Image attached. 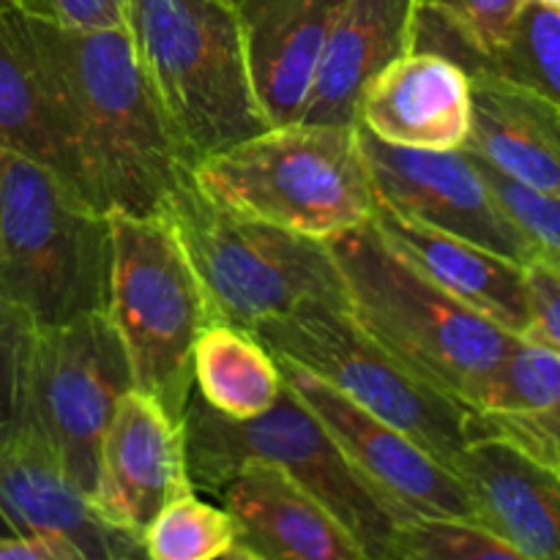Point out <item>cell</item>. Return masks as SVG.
<instances>
[{"label": "cell", "mask_w": 560, "mask_h": 560, "mask_svg": "<svg viewBox=\"0 0 560 560\" xmlns=\"http://www.w3.org/2000/svg\"><path fill=\"white\" fill-rule=\"evenodd\" d=\"M3 151H5V145H0V162H3Z\"/></svg>", "instance_id": "36"}, {"label": "cell", "mask_w": 560, "mask_h": 560, "mask_svg": "<svg viewBox=\"0 0 560 560\" xmlns=\"http://www.w3.org/2000/svg\"><path fill=\"white\" fill-rule=\"evenodd\" d=\"M126 27L189 167L268 129L233 0H126Z\"/></svg>", "instance_id": "4"}, {"label": "cell", "mask_w": 560, "mask_h": 560, "mask_svg": "<svg viewBox=\"0 0 560 560\" xmlns=\"http://www.w3.org/2000/svg\"><path fill=\"white\" fill-rule=\"evenodd\" d=\"M474 82V124L465 151L525 189L560 195V109L492 71Z\"/></svg>", "instance_id": "21"}, {"label": "cell", "mask_w": 560, "mask_h": 560, "mask_svg": "<svg viewBox=\"0 0 560 560\" xmlns=\"http://www.w3.org/2000/svg\"><path fill=\"white\" fill-rule=\"evenodd\" d=\"M195 392L230 421L268 413L284 392V377L266 345L233 323H213L200 334L191 355Z\"/></svg>", "instance_id": "24"}, {"label": "cell", "mask_w": 560, "mask_h": 560, "mask_svg": "<svg viewBox=\"0 0 560 560\" xmlns=\"http://www.w3.org/2000/svg\"><path fill=\"white\" fill-rule=\"evenodd\" d=\"M277 364L282 370L284 386L326 427L350 468L381 498L399 525L410 520L474 523L468 490L452 468L438 463L419 443L361 410L301 366L279 359Z\"/></svg>", "instance_id": "12"}, {"label": "cell", "mask_w": 560, "mask_h": 560, "mask_svg": "<svg viewBox=\"0 0 560 560\" xmlns=\"http://www.w3.org/2000/svg\"><path fill=\"white\" fill-rule=\"evenodd\" d=\"M0 145L44 164L66 180L58 107L31 22L0 3Z\"/></svg>", "instance_id": "23"}, {"label": "cell", "mask_w": 560, "mask_h": 560, "mask_svg": "<svg viewBox=\"0 0 560 560\" xmlns=\"http://www.w3.org/2000/svg\"><path fill=\"white\" fill-rule=\"evenodd\" d=\"M31 323L0 299V430L11 421L14 413L16 381H20L22 353H25L27 331Z\"/></svg>", "instance_id": "32"}, {"label": "cell", "mask_w": 560, "mask_h": 560, "mask_svg": "<svg viewBox=\"0 0 560 560\" xmlns=\"http://www.w3.org/2000/svg\"><path fill=\"white\" fill-rule=\"evenodd\" d=\"M33 20L77 31L126 27V0H3Z\"/></svg>", "instance_id": "30"}, {"label": "cell", "mask_w": 560, "mask_h": 560, "mask_svg": "<svg viewBox=\"0 0 560 560\" xmlns=\"http://www.w3.org/2000/svg\"><path fill=\"white\" fill-rule=\"evenodd\" d=\"M348 0H233L268 126L301 118L317 55Z\"/></svg>", "instance_id": "19"}, {"label": "cell", "mask_w": 560, "mask_h": 560, "mask_svg": "<svg viewBox=\"0 0 560 560\" xmlns=\"http://www.w3.org/2000/svg\"><path fill=\"white\" fill-rule=\"evenodd\" d=\"M0 3H3V0H0Z\"/></svg>", "instance_id": "37"}, {"label": "cell", "mask_w": 560, "mask_h": 560, "mask_svg": "<svg viewBox=\"0 0 560 560\" xmlns=\"http://www.w3.org/2000/svg\"><path fill=\"white\" fill-rule=\"evenodd\" d=\"M0 536L55 560H151L140 536L93 506L60 465L14 427L0 430Z\"/></svg>", "instance_id": "13"}, {"label": "cell", "mask_w": 560, "mask_h": 560, "mask_svg": "<svg viewBox=\"0 0 560 560\" xmlns=\"http://www.w3.org/2000/svg\"><path fill=\"white\" fill-rule=\"evenodd\" d=\"M235 547L257 560H370L355 536L277 465L249 459L217 492Z\"/></svg>", "instance_id": "16"}, {"label": "cell", "mask_w": 560, "mask_h": 560, "mask_svg": "<svg viewBox=\"0 0 560 560\" xmlns=\"http://www.w3.org/2000/svg\"><path fill=\"white\" fill-rule=\"evenodd\" d=\"M359 140L377 208L485 246L523 268L545 262V249L509 217L465 148L410 151L386 145L364 129Z\"/></svg>", "instance_id": "11"}, {"label": "cell", "mask_w": 560, "mask_h": 560, "mask_svg": "<svg viewBox=\"0 0 560 560\" xmlns=\"http://www.w3.org/2000/svg\"><path fill=\"white\" fill-rule=\"evenodd\" d=\"M109 217L44 164L3 151L0 299L31 326L107 315Z\"/></svg>", "instance_id": "5"}, {"label": "cell", "mask_w": 560, "mask_h": 560, "mask_svg": "<svg viewBox=\"0 0 560 560\" xmlns=\"http://www.w3.org/2000/svg\"><path fill=\"white\" fill-rule=\"evenodd\" d=\"M131 388L129 359L107 315L33 326L5 427L33 438L85 495H93L98 446L120 397Z\"/></svg>", "instance_id": "10"}, {"label": "cell", "mask_w": 560, "mask_h": 560, "mask_svg": "<svg viewBox=\"0 0 560 560\" xmlns=\"http://www.w3.org/2000/svg\"><path fill=\"white\" fill-rule=\"evenodd\" d=\"M186 468L195 490L219 492L249 459L277 465L337 514L370 560H386L399 520L359 479L312 410L284 386L268 413L230 421L191 392L184 413Z\"/></svg>", "instance_id": "8"}, {"label": "cell", "mask_w": 560, "mask_h": 560, "mask_svg": "<svg viewBox=\"0 0 560 560\" xmlns=\"http://www.w3.org/2000/svg\"><path fill=\"white\" fill-rule=\"evenodd\" d=\"M530 301V326L523 339L539 342L560 355V268L534 262L525 268Z\"/></svg>", "instance_id": "31"}, {"label": "cell", "mask_w": 560, "mask_h": 560, "mask_svg": "<svg viewBox=\"0 0 560 560\" xmlns=\"http://www.w3.org/2000/svg\"><path fill=\"white\" fill-rule=\"evenodd\" d=\"M419 0H348L317 55L301 118L355 126L364 88L402 55L413 52Z\"/></svg>", "instance_id": "18"}, {"label": "cell", "mask_w": 560, "mask_h": 560, "mask_svg": "<svg viewBox=\"0 0 560 560\" xmlns=\"http://www.w3.org/2000/svg\"><path fill=\"white\" fill-rule=\"evenodd\" d=\"M468 74L492 71L550 98L560 109V14L525 3L506 42L487 58L465 66Z\"/></svg>", "instance_id": "26"}, {"label": "cell", "mask_w": 560, "mask_h": 560, "mask_svg": "<svg viewBox=\"0 0 560 560\" xmlns=\"http://www.w3.org/2000/svg\"><path fill=\"white\" fill-rule=\"evenodd\" d=\"M530 3H536V5H541V9L556 11V14H560V0H530Z\"/></svg>", "instance_id": "35"}, {"label": "cell", "mask_w": 560, "mask_h": 560, "mask_svg": "<svg viewBox=\"0 0 560 560\" xmlns=\"http://www.w3.org/2000/svg\"><path fill=\"white\" fill-rule=\"evenodd\" d=\"M474 162L490 184V189L495 191L501 206L509 211V217L545 249V262L560 268V195H541V191L525 189L481 159L474 156Z\"/></svg>", "instance_id": "29"}, {"label": "cell", "mask_w": 560, "mask_h": 560, "mask_svg": "<svg viewBox=\"0 0 560 560\" xmlns=\"http://www.w3.org/2000/svg\"><path fill=\"white\" fill-rule=\"evenodd\" d=\"M268 353L301 366L361 410L386 421L454 468L463 448L476 438L474 410L405 370L381 348L350 312L306 304L277 320L252 328Z\"/></svg>", "instance_id": "9"}, {"label": "cell", "mask_w": 560, "mask_h": 560, "mask_svg": "<svg viewBox=\"0 0 560 560\" xmlns=\"http://www.w3.org/2000/svg\"><path fill=\"white\" fill-rule=\"evenodd\" d=\"M476 438H498L560 470V355L517 339L490 394L474 410ZM474 438V441H476Z\"/></svg>", "instance_id": "22"}, {"label": "cell", "mask_w": 560, "mask_h": 560, "mask_svg": "<svg viewBox=\"0 0 560 560\" xmlns=\"http://www.w3.org/2000/svg\"><path fill=\"white\" fill-rule=\"evenodd\" d=\"M191 178L235 217L326 244L377 211L359 126H268L191 164Z\"/></svg>", "instance_id": "3"}, {"label": "cell", "mask_w": 560, "mask_h": 560, "mask_svg": "<svg viewBox=\"0 0 560 560\" xmlns=\"http://www.w3.org/2000/svg\"><path fill=\"white\" fill-rule=\"evenodd\" d=\"M0 560H55L47 552L38 550L31 541L14 539V536H0Z\"/></svg>", "instance_id": "33"}, {"label": "cell", "mask_w": 560, "mask_h": 560, "mask_svg": "<svg viewBox=\"0 0 560 560\" xmlns=\"http://www.w3.org/2000/svg\"><path fill=\"white\" fill-rule=\"evenodd\" d=\"M528 0H419L413 49L468 66L495 52Z\"/></svg>", "instance_id": "25"}, {"label": "cell", "mask_w": 560, "mask_h": 560, "mask_svg": "<svg viewBox=\"0 0 560 560\" xmlns=\"http://www.w3.org/2000/svg\"><path fill=\"white\" fill-rule=\"evenodd\" d=\"M142 545L151 560H219L235 547V525L224 509L189 492L156 514Z\"/></svg>", "instance_id": "27"}, {"label": "cell", "mask_w": 560, "mask_h": 560, "mask_svg": "<svg viewBox=\"0 0 560 560\" xmlns=\"http://www.w3.org/2000/svg\"><path fill=\"white\" fill-rule=\"evenodd\" d=\"M219 560H257V558H252L249 552H246V550H241V547H233V550H230V552H224V556L219 558Z\"/></svg>", "instance_id": "34"}, {"label": "cell", "mask_w": 560, "mask_h": 560, "mask_svg": "<svg viewBox=\"0 0 560 560\" xmlns=\"http://www.w3.org/2000/svg\"><path fill=\"white\" fill-rule=\"evenodd\" d=\"M195 492L186 468L184 421L148 394L126 392L98 446L93 506L140 536L167 503Z\"/></svg>", "instance_id": "14"}, {"label": "cell", "mask_w": 560, "mask_h": 560, "mask_svg": "<svg viewBox=\"0 0 560 560\" xmlns=\"http://www.w3.org/2000/svg\"><path fill=\"white\" fill-rule=\"evenodd\" d=\"M27 22L52 82L66 184L107 217H162L189 164L148 85L129 27Z\"/></svg>", "instance_id": "1"}, {"label": "cell", "mask_w": 560, "mask_h": 560, "mask_svg": "<svg viewBox=\"0 0 560 560\" xmlns=\"http://www.w3.org/2000/svg\"><path fill=\"white\" fill-rule=\"evenodd\" d=\"M474 124L468 71L435 52L402 55L364 88L355 126L394 148L459 151Z\"/></svg>", "instance_id": "15"}, {"label": "cell", "mask_w": 560, "mask_h": 560, "mask_svg": "<svg viewBox=\"0 0 560 560\" xmlns=\"http://www.w3.org/2000/svg\"><path fill=\"white\" fill-rule=\"evenodd\" d=\"M109 233L107 317L129 359L131 381L184 421L195 392V345L219 317L167 219L109 213Z\"/></svg>", "instance_id": "7"}, {"label": "cell", "mask_w": 560, "mask_h": 560, "mask_svg": "<svg viewBox=\"0 0 560 560\" xmlns=\"http://www.w3.org/2000/svg\"><path fill=\"white\" fill-rule=\"evenodd\" d=\"M162 217L173 224L222 323L257 328L306 304L348 312V293L326 241L235 217L208 200L191 167Z\"/></svg>", "instance_id": "6"}, {"label": "cell", "mask_w": 560, "mask_h": 560, "mask_svg": "<svg viewBox=\"0 0 560 560\" xmlns=\"http://www.w3.org/2000/svg\"><path fill=\"white\" fill-rule=\"evenodd\" d=\"M328 249L350 317L419 381L479 410L520 337L421 277L372 222L328 241Z\"/></svg>", "instance_id": "2"}, {"label": "cell", "mask_w": 560, "mask_h": 560, "mask_svg": "<svg viewBox=\"0 0 560 560\" xmlns=\"http://www.w3.org/2000/svg\"><path fill=\"white\" fill-rule=\"evenodd\" d=\"M372 224L405 262H410L443 293L490 317L514 337L528 331L530 301L523 266L485 246L397 217L386 208H377Z\"/></svg>", "instance_id": "20"}, {"label": "cell", "mask_w": 560, "mask_h": 560, "mask_svg": "<svg viewBox=\"0 0 560 560\" xmlns=\"http://www.w3.org/2000/svg\"><path fill=\"white\" fill-rule=\"evenodd\" d=\"M474 523L528 560H560V470L498 438H476L454 463Z\"/></svg>", "instance_id": "17"}, {"label": "cell", "mask_w": 560, "mask_h": 560, "mask_svg": "<svg viewBox=\"0 0 560 560\" xmlns=\"http://www.w3.org/2000/svg\"><path fill=\"white\" fill-rule=\"evenodd\" d=\"M386 560H528L465 520H410L399 525Z\"/></svg>", "instance_id": "28"}]
</instances>
